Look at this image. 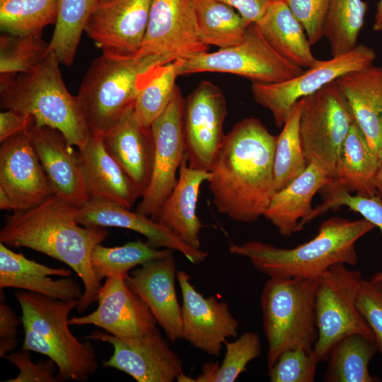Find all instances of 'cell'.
<instances>
[{
	"instance_id": "obj_45",
	"label": "cell",
	"mask_w": 382,
	"mask_h": 382,
	"mask_svg": "<svg viewBox=\"0 0 382 382\" xmlns=\"http://www.w3.org/2000/svg\"><path fill=\"white\" fill-rule=\"evenodd\" d=\"M28 350L23 349L11 352L6 358L18 370V375L5 382H56L58 381L54 375L57 366L49 358L47 361L40 360L35 363L32 361Z\"/></svg>"
},
{
	"instance_id": "obj_15",
	"label": "cell",
	"mask_w": 382,
	"mask_h": 382,
	"mask_svg": "<svg viewBox=\"0 0 382 382\" xmlns=\"http://www.w3.org/2000/svg\"><path fill=\"white\" fill-rule=\"evenodd\" d=\"M226 101L220 89L202 81L184 106L185 154L190 167L209 172L224 142Z\"/></svg>"
},
{
	"instance_id": "obj_51",
	"label": "cell",
	"mask_w": 382,
	"mask_h": 382,
	"mask_svg": "<svg viewBox=\"0 0 382 382\" xmlns=\"http://www.w3.org/2000/svg\"><path fill=\"white\" fill-rule=\"evenodd\" d=\"M0 209L3 210L16 211V208L7 195L0 189Z\"/></svg>"
},
{
	"instance_id": "obj_30",
	"label": "cell",
	"mask_w": 382,
	"mask_h": 382,
	"mask_svg": "<svg viewBox=\"0 0 382 382\" xmlns=\"http://www.w3.org/2000/svg\"><path fill=\"white\" fill-rule=\"evenodd\" d=\"M377 165L378 153L354 121L342 145L332 180L349 192L374 196L377 195L374 186Z\"/></svg>"
},
{
	"instance_id": "obj_5",
	"label": "cell",
	"mask_w": 382,
	"mask_h": 382,
	"mask_svg": "<svg viewBox=\"0 0 382 382\" xmlns=\"http://www.w3.org/2000/svg\"><path fill=\"white\" fill-rule=\"evenodd\" d=\"M14 296L22 311L21 349L53 360L58 381H85L95 374L98 363L93 346L81 342L69 329V314L79 300L63 301L28 291H16Z\"/></svg>"
},
{
	"instance_id": "obj_24",
	"label": "cell",
	"mask_w": 382,
	"mask_h": 382,
	"mask_svg": "<svg viewBox=\"0 0 382 382\" xmlns=\"http://www.w3.org/2000/svg\"><path fill=\"white\" fill-rule=\"evenodd\" d=\"M64 268L46 266L10 250L0 242V289L16 288L50 298L80 300L84 289Z\"/></svg>"
},
{
	"instance_id": "obj_7",
	"label": "cell",
	"mask_w": 382,
	"mask_h": 382,
	"mask_svg": "<svg viewBox=\"0 0 382 382\" xmlns=\"http://www.w3.org/2000/svg\"><path fill=\"white\" fill-rule=\"evenodd\" d=\"M157 64L161 63L153 57H123L103 53L91 62L78 93L91 134L103 136L134 103L144 72Z\"/></svg>"
},
{
	"instance_id": "obj_27",
	"label": "cell",
	"mask_w": 382,
	"mask_h": 382,
	"mask_svg": "<svg viewBox=\"0 0 382 382\" xmlns=\"http://www.w3.org/2000/svg\"><path fill=\"white\" fill-rule=\"evenodd\" d=\"M178 171L177 183L161 207L155 221L187 245L200 249L199 233L203 224L197 214V203L200 187L209 180L211 174L190 167L187 156Z\"/></svg>"
},
{
	"instance_id": "obj_26",
	"label": "cell",
	"mask_w": 382,
	"mask_h": 382,
	"mask_svg": "<svg viewBox=\"0 0 382 382\" xmlns=\"http://www.w3.org/2000/svg\"><path fill=\"white\" fill-rule=\"evenodd\" d=\"M332 180L326 170L309 163L299 176L274 193L264 216L281 235L291 236L308 223L314 195Z\"/></svg>"
},
{
	"instance_id": "obj_33",
	"label": "cell",
	"mask_w": 382,
	"mask_h": 382,
	"mask_svg": "<svg viewBox=\"0 0 382 382\" xmlns=\"http://www.w3.org/2000/svg\"><path fill=\"white\" fill-rule=\"evenodd\" d=\"M302 108L303 98L293 105L280 134L277 136L274 158L275 192L299 176L309 164L300 134Z\"/></svg>"
},
{
	"instance_id": "obj_28",
	"label": "cell",
	"mask_w": 382,
	"mask_h": 382,
	"mask_svg": "<svg viewBox=\"0 0 382 382\" xmlns=\"http://www.w3.org/2000/svg\"><path fill=\"white\" fill-rule=\"evenodd\" d=\"M357 125L376 152L382 149V67L371 65L339 78Z\"/></svg>"
},
{
	"instance_id": "obj_25",
	"label": "cell",
	"mask_w": 382,
	"mask_h": 382,
	"mask_svg": "<svg viewBox=\"0 0 382 382\" xmlns=\"http://www.w3.org/2000/svg\"><path fill=\"white\" fill-rule=\"evenodd\" d=\"M79 153L89 200L110 202L130 209L141 197L135 185L106 150L102 136L91 133L88 143Z\"/></svg>"
},
{
	"instance_id": "obj_9",
	"label": "cell",
	"mask_w": 382,
	"mask_h": 382,
	"mask_svg": "<svg viewBox=\"0 0 382 382\" xmlns=\"http://www.w3.org/2000/svg\"><path fill=\"white\" fill-rule=\"evenodd\" d=\"M180 76L200 72L235 74L259 83H279L303 69L282 57L267 41L255 23L248 25L238 44L214 52H200L177 61Z\"/></svg>"
},
{
	"instance_id": "obj_22",
	"label": "cell",
	"mask_w": 382,
	"mask_h": 382,
	"mask_svg": "<svg viewBox=\"0 0 382 382\" xmlns=\"http://www.w3.org/2000/svg\"><path fill=\"white\" fill-rule=\"evenodd\" d=\"M134 104L127 107L103 134L108 152L122 167L141 197L151 178L154 146L151 129L140 123Z\"/></svg>"
},
{
	"instance_id": "obj_29",
	"label": "cell",
	"mask_w": 382,
	"mask_h": 382,
	"mask_svg": "<svg viewBox=\"0 0 382 382\" xmlns=\"http://www.w3.org/2000/svg\"><path fill=\"white\" fill-rule=\"evenodd\" d=\"M255 24L270 45L294 65L305 69L318 61L303 26L284 0H272Z\"/></svg>"
},
{
	"instance_id": "obj_2",
	"label": "cell",
	"mask_w": 382,
	"mask_h": 382,
	"mask_svg": "<svg viewBox=\"0 0 382 382\" xmlns=\"http://www.w3.org/2000/svg\"><path fill=\"white\" fill-rule=\"evenodd\" d=\"M79 207L56 195L6 217L0 242L44 253L69 266L83 284L76 310L82 313L97 301L100 282L91 263L93 248L108 236L105 228L86 227L76 221Z\"/></svg>"
},
{
	"instance_id": "obj_39",
	"label": "cell",
	"mask_w": 382,
	"mask_h": 382,
	"mask_svg": "<svg viewBox=\"0 0 382 382\" xmlns=\"http://www.w3.org/2000/svg\"><path fill=\"white\" fill-rule=\"evenodd\" d=\"M224 345L226 352L221 364H204L196 382H233L262 352L260 337L254 332H245L233 342L226 341Z\"/></svg>"
},
{
	"instance_id": "obj_49",
	"label": "cell",
	"mask_w": 382,
	"mask_h": 382,
	"mask_svg": "<svg viewBox=\"0 0 382 382\" xmlns=\"http://www.w3.org/2000/svg\"><path fill=\"white\" fill-rule=\"evenodd\" d=\"M374 186L382 201V149L378 152V165L374 175Z\"/></svg>"
},
{
	"instance_id": "obj_31",
	"label": "cell",
	"mask_w": 382,
	"mask_h": 382,
	"mask_svg": "<svg viewBox=\"0 0 382 382\" xmlns=\"http://www.w3.org/2000/svg\"><path fill=\"white\" fill-rule=\"evenodd\" d=\"M378 352L375 340L361 334L347 335L332 347L324 375L326 382H376L369 363Z\"/></svg>"
},
{
	"instance_id": "obj_14",
	"label": "cell",
	"mask_w": 382,
	"mask_h": 382,
	"mask_svg": "<svg viewBox=\"0 0 382 382\" xmlns=\"http://www.w3.org/2000/svg\"><path fill=\"white\" fill-rule=\"evenodd\" d=\"M85 338L111 345L113 353L103 361V366L123 371L138 382H172L183 374L180 357L158 328L130 339H120L99 330Z\"/></svg>"
},
{
	"instance_id": "obj_11",
	"label": "cell",
	"mask_w": 382,
	"mask_h": 382,
	"mask_svg": "<svg viewBox=\"0 0 382 382\" xmlns=\"http://www.w3.org/2000/svg\"><path fill=\"white\" fill-rule=\"evenodd\" d=\"M375 50L365 45L330 59L319 60L296 76L274 83H252L254 100L272 113L275 124L281 127L293 105L299 100L337 81L349 72L373 65Z\"/></svg>"
},
{
	"instance_id": "obj_12",
	"label": "cell",
	"mask_w": 382,
	"mask_h": 382,
	"mask_svg": "<svg viewBox=\"0 0 382 382\" xmlns=\"http://www.w3.org/2000/svg\"><path fill=\"white\" fill-rule=\"evenodd\" d=\"M184 106L185 101L176 86L168 105L151 126L154 146L152 174L135 212L154 221L177 183L176 174L186 156Z\"/></svg>"
},
{
	"instance_id": "obj_18",
	"label": "cell",
	"mask_w": 382,
	"mask_h": 382,
	"mask_svg": "<svg viewBox=\"0 0 382 382\" xmlns=\"http://www.w3.org/2000/svg\"><path fill=\"white\" fill-rule=\"evenodd\" d=\"M0 189L11 199L16 211L33 208L53 195L29 129L1 142Z\"/></svg>"
},
{
	"instance_id": "obj_13",
	"label": "cell",
	"mask_w": 382,
	"mask_h": 382,
	"mask_svg": "<svg viewBox=\"0 0 382 382\" xmlns=\"http://www.w3.org/2000/svg\"><path fill=\"white\" fill-rule=\"evenodd\" d=\"M208 47L199 36L191 0H152L137 57H153L163 64L207 52Z\"/></svg>"
},
{
	"instance_id": "obj_37",
	"label": "cell",
	"mask_w": 382,
	"mask_h": 382,
	"mask_svg": "<svg viewBox=\"0 0 382 382\" xmlns=\"http://www.w3.org/2000/svg\"><path fill=\"white\" fill-rule=\"evenodd\" d=\"M368 4L363 0H329L324 25L332 56L350 51L357 45Z\"/></svg>"
},
{
	"instance_id": "obj_32",
	"label": "cell",
	"mask_w": 382,
	"mask_h": 382,
	"mask_svg": "<svg viewBox=\"0 0 382 382\" xmlns=\"http://www.w3.org/2000/svg\"><path fill=\"white\" fill-rule=\"evenodd\" d=\"M199 36L219 49L240 43L250 25L233 7L219 0H191Z\"/></svg>"
},
{
	"instance_id": "obj_35",
	"label": "cell",
	"mask_w": 382,
	"mask_h": 382,
	"mask_svg": "<svg viewBox=\"0 0 382 382\" xmlns=\"http://www.w3.org/2000/svg\"><path fill=\"white\" fill-rule=\"evenodd\" d=\"M99 0H58L50 50L61 64L71 66L86 25Z\"/></svg>"
},
{
	"instance_id": "obj_4",
	"label": "cell",
	"mask_w": 382,
	"mask_h": 382,
	"mask_svg": "<svg viewBox=\"0 0 382 382\" xmlns=\"http://www.w3.org/2000/svg\"><path fill=\"white\" fill-rule=\"evenodd\" d=\"M59 63L50 50L30 72L1 74V107L32 116L36 126L57 129L70 146L81 150L91 131L81 99L71 94L64 83Z\"/></svg>"
},
{
	"instance_id": "obj_3",
	"label": "cell",
	"mask_w": 382,
	"mask_h": 382,
	"mask_svg": "<svg viewBox=\"0 0 382 382\" xmlns=\"http://www.w3.org/2000/svg\"><path fill=\"white\" fill-rule=\"evenodd\" d=\"M376 226L365 219L351 221L339 216L323 221L309 241L292 248L259 241L230 243L228 251L248 258L269 277L318 278L335 264L358 262L357 241Z\"/></svg>"
},
{
	"instance_id": "obj_41",
	"label": "cell",
	"mask_w": 382,
	"mask_h": 382,
	"mask_svg": "<svg viewBox=\"0 0 382 382\" xmlns=\"http://www.w3.org/2000/svg\"><path fill=\"white\" fill-rule=\"evenodd\" d=\"M320 191H323V202L313 209L308 222L328 210L345 206L360 214L364 219L378 227L382 236V201L378 195L372 197L352 195L333 180L324 186ZM371 279L382 281V270L374 274Z\"/></svg>"
},
{
	"instance_id": "obj_8",
	"label": "cell",
	"mask_w": 382,
	"mask_h": 382,
	"mask_svg": "<svg viewBox=\"0 0 382 382\" xmlns=\"http://www.w3.org/2000/svg\"><path fill=\"white\" fill-rule=\"evenodd\" d=\"M362 280L360 271L349 270L344 263L334 265L317 278L318 338L313 352L319 363L327 361L334 345L347 335L361 334L375 340L357 306Z\"/></svg>"
},
{
	"instance_id": "obj_44",
	"label": "cell",
	"mask_w": 382,
	"mask_h": 382,
	"mask_svg": "<svg viewBox=\"0 0 382 382\" xmlns=\"http://www.w3.org/2000/svg\"><path fill=\"white\" fill-rule=\"evenodd\" d=\"M303 26L313 45L324 37V25L329 0H284Z\"/></svg>"
},
{
	"instance_id": "obj_48",
	"label": "cell",
	"mask_w": 382,
	"mask_h": 382,
	"mask_svg": "<svg viewBox=\"0 0 382 382\" xmlns=\"http://www.w3.org/2000/svg\"><path fill=\"white\" fill-rule=\"evenodd\" d=\"M236 9L249 23H256L264 15L272 0H219Z\"/></svg>"
},
{
	"instance_id": "obj_34",
	"label": "cell",
	"mask_w": 382,
	"mask_h": 382,
	"mask_svg": "<svg viewBox=\"0 0 382 382\" xmlns=\"http://www.w3.org/2000/svg\"><path fill=\"white\" fill-rule=\"evenodd\" d=\"M179 76L180 67L177 61L155 64L144 72L134 105L136 117L141 125L150 127L166 110L173 96L175 80Z\"/></svg>"
},
{
	"instance_id": "obj_19",
	"label": "cell",
	"mask_w": 382,
	"mask_h": 382,
	"mask_svg": "<svg viewBox=\"0 0 382 382\" xmlns=\"http://www.w3.org/2000/svg\"><path fill=\"white\" fill-rule=\"evenodd\" d=\"M97 301L93 312L69 318L70 325H93L120 339L140 337L157 328L150 309L127 286L123 275L107 277Z\"/></svg>"
},
{
	"instance_id": "obj_6",
	"label": "cell",
	"mask_w": 382,
	"mask_h": 382,
	"mask_svg": "<svg viewBox=\"0 0 382 382\" xmlns=\"http://www.w3.org/2000/svg\"><path fill=\"white\" fill-rule=\"evenodd\" d=\"M317 278L269 277L260 296L267 367L280 354L300 347L311 352L318 338L315 318Z\"/></svg>"
},
{
	"instance_id": "obj_21",
	"label": "cell",
	"mask_w": 382,
	"mask_h": 382,
	"mask_svg": "<svg viewBox=\"0 0 382 382\" xmlns=\"http://www.w3.org/2000/svg\"><path fill=\"white\" fill-rule=\"evenodd\" d=\"M30 138L52 189L53 195L79 207L88 200L79 153L70 146L62 132L35 122Z\"/></svg>"
},
{
	"instance_id": "obj_23",
	"label": "cell",
	"mask_w": 382,
	"mask_h": 382,
	"mask_svg": "<svg viewBox=\"0 0 382 382\" xmlns=\"http://www.w3.org/2000/svg\"><path fill=\"white\" fill-rule=\"evenodd\" d=\"M76 221L86 227H119L134 231L145 236L152 248L177 251L192 264L200 263L208 256L207 252L187 245L150 217L116 204L88 200L79 208Z\"/></svg>"
},
{
	"instance_id": "obj_40",
	"label": "cell",
	"mask_w": 382,
	"mask_h": 382,
	"mask_svg": "<svg viewBox=\"0 0 382 382\" xmlns=\"http://www.w3.org/2000/svg\"><path fill=\"white\" fill-rule=\"evenodd\" d=\"M50 52V42L45 41L42 36L3 33L0 36V73L30 72Z\"/></svg>"
},
{
	"instance_id": "obj_36",
	"label": "cell",
	"mask_w": 382,
	"mask_h": 382,
	"mask_svg": "<svg viewBox=\"0 0 382 382\" xmlns=\"http://www.w3.org/2000/svg\"><path fill=\"white\" fill-rule=\"evenodd\" d=\"M173 253V250L168 248H154L141 240L116 247H105L100 243L91 252V263L96 279L100 282L112 276L125 277L134 267Z\"/></svg>"
},
{
	"instance_id": "obj_20",
	"label": "cell",
	"mask_w": 382,
	"mask_h": 382,
	"mask_svg": "<svg viewBox=\"0 0 382 382\" xmlns=\"http://www.w3.org/2000/svg\"><path fill=\"white\" fill-rule=\"evenodd\" d=\"M177 272L173 253L145 262L125 276L127 286L147 305L171 342L182 338L181 306L175 290Z\"/></svg>"
},
{
	"instance_id": "obj_43",
	"label": "cell",
	"mask_w": 382,
	"mask_h": 382,
	"mask_svg": "<svg viewBox=\"0 0 382 382\" xmlns=\"http://www.w3.org/2000/svg\"><path fill=\"white\" fill-rule=\"evenodd\" d=\"M357 306L372 330L382 356V281L363 279Z\"/></svg>"
},
{
	"instance_id": "obj_46",
	"label": "cell",
	"mask_w": 382,
	"mask_h": 382,
	"mask_svg": "<svg viewBox=\"0 0 382 382\" xmlns=\"http://www.w3.org/2000/svg\"><path fill=\"white\" fill-rule=\"evenodd\" d=\"M20 320L11 307L0 303V357L12 352L18 345L16 337Z\"/></svg>"
},
{
	"instance_id": "obj_16",
	"label": "cell",
	"mask_w": 382,
	"mask_h": 382,
	"mask_svg": "<svg viewBox=\"0 0 382 382\" xmlns=\"http://www.w3.org/2000/svg\"><path fill=\"white\" fill-rule=\"evenodd\" d=\"M182 295V338L206 354L218 357L223 345L238 334L239 323L228 305L214 296L204 297L191 283V277L178 270Z\"/></svg>"
},
{
	"instance_id": "obj_50",
	"label": "cell",
	"mask_w": 382,
	"mask_h": 382,
	"mask_svg": "<svg viewBox=\"0 0 382 382\" xmlns=\"http://www.w3.org/2000/svg\"><path fill=\"white\" fill-rule=\"evenodd\" d=\"M372 28L375 32H382V0L377 4Z\"/></svg>"
},
{
	"instance_id": "obj_47",
	"label": "cell",
	"mask_w": 382,
	"mask_h": 382,
	"mask_svg": "<svg viewBox=\"0 0 382 382\" xmlns=\"http://www.w3.org/2000/svg\"><path fill=\"white\" fill-rule=\"evenodd\" d=\"M34 122V118L28 115L21 114L10 110L1 112L0 142L29 129Z\"/></svg>"
},
{
	"instance_id": "obj_10",
	"label": "cell",
	"mask_w": 382,
	"mask_h": 382,
	"mask_svg": "<svg viewBox=\"0 0 382 382\" xmlns=\"http://www.w3.org/2000/svg\"><path fill=\"white\" fill-rule=\"evenodd\" d=\"M355 121L335 81L303 98L300 134L308 163L332 178L342 145Z\"/></svg>"
},
{
	"instance_id": "obj_42",
	"label": "cell",
	"mask_w": 382,
	"mask_h": 382,
	"mask_svg": "<svg viewBox=\"0 0 382 382\" xmlns=\"http://www.w3.org/2000/svg\"><path fill=\"white\" fill-rule=\"evenodd\" d=\"M318 363L313 351L293 348L280 354L267 376L272 382H313Z\"/></svg>"
},
{
	"instance_id": "obj_1",
	"label": "cell",
	"mask_w": 382,
	"mask_h": 382,
	"mask_svg": "<svg viewBox=\"0 0 382 382\" xmlns=\"http://www.w3.org/2000/svg\"><path fill=\"white\" fill-rule=\"evenodd\" d=\"M276 139L255 117L236 123L225 135L207 181L221 214L242 223L264 216L275 192Z\"/></svg>"
},
{
	"instance_id": "obj_38",
	"label": "cell",
	"mask_w": 382,
	"mask_h": 382,
	"mask_svg": "<svg viewBox=\"0 0 382 382\" xmlns=\"http://www.w3.org/2000/svg\"><path fill=\"white\" fill-rule=\"evenodd\" d=\"M58 0H0L3 33L42 36L44 28L55 24Z\"/></svg>"
},
{
	"instance_id": "obj_17",
	"label": "cell",
	"mask_w": 382,
	"mask_h": 382,
	"mask_svg": "<svg viewBox=\"0 0 382 382\" xmlns=\"http://www.w3.org/2000/svg\"><path fill=\"white\" fill-rule=\"evenodd\" d=\"M152 0H99L84 32L103 54L136 57L146 30Z\"/></svg>"
}]
</instances>
